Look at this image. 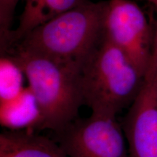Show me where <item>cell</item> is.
<instances>
[{
    "label": "cell",
    "instance_id": "cell-1",
    "mask_svg": "<svg viewBox=\"0 0 157 157\" xmlns=\"http://www.w3.org/2000/svg\"><path fill=\"white\" fill-rule=\"evenodd\" d=\"M28 80L39 126L58 132L77 119L83 105L82 65L12 48L4 53Z\"/></svg>",
    "mask_w": 157,
    "mask_h": 157
},
{
    "label": "cell",
    "instance_id": "cell-2",
    "mask_svg": "<svg viewBox=\"0 0 157 157\" xmlns=\"http://www.w3.org/2000/svg\"><path fill=\"white\" fill-rule=\"evenodd\" d=\"M106 7L107 1L87 0L36 27L12 48L82 66L105 37Z\"/></svg>",
    "mask_w": 157,
    "mask_h": 157
},
{
    "label": "cell",
    "instance_id": "cell-3",
    "mask_svg": "<svg viewBox=\"0 0 157 157\" xmlns=\"http://www.w3.org/2000/svg\"><path fill=\"white\" fill-rule=\"evenodd\" d=\"M144 77L126 55L105 36L82 65L83 103L92 113L116 117L132 103Z\"/></svg>",
    "mask_w": 157,
    "mask_h": 157
},
{
    "label": "cell",
    "instance_id": "cell-4",
    "mask_svg": "<svg viewBox=\"0 0 157 157\" xmlns=\"http://www.w3.org/2000/svg\"><path fill=\"white\" fill-rule=\"evenodd\" d=\"M57 134L68 157H130L122 127L113 116L92 113Z\"/></svg>",
    "mask_w": 157,
    "mask_h": 157
},
{
    "label": "cell",
    "instance_id": "cell-5",
    "mask_svg": "<svg viewBox=\"0 0 157 157\" xmlns=\"http://www.w3.org/2000/svg\"><path fill=\"white\" fill-rule=\"evenodd\" d=\"M105 36L120 49L143 76L151 57L153 23L132 0H108Z\"/></svg>",
    "mask_w": 157,
    "mask_h": 157
},
{
    "label": "cell",
    "instance_id": "cell-6",
    "mask_svg": "<svg viewBox=\"0 0 157 157\" xmlns=\"http://www.w3.org/2000/svg\"><path fill=\"white\" fill-rule=\"evenodd\" d=\"M122 128L129 156L157 157V88L148 71Z\"/></svg>",
    "mask_w": 157,
    "mask_h": 157
},
{
    "label": "cell",
    "instance_id": "cell-7",
    "mask_svg": "<svg viewBox=\"0 0 157 157\" xmlns=\"http://www.w3.org/2000/svg\"><path fill=\"white\" fill-rule=\"evenodd\" d=\"M87 0H25V7L19 17L18 25L0 36L1 52L10 48L34 30L55 17L74 8Z\"/></svg>",
    "mask_w": 157,
    "mask_h": 157
},
{
    "label": "cell",
    "instance_id": "cell-8",
    "mask_svg": "<svg viewBox=\"0 0 157 157\" xmlns=\"http://www.w3.org/2000/svg\"><path fill=\"white\" fill-rule=\"evenodd\" d=\"M0 157H68L61 147L48 137L28 132L0 135Z\"/></svg>",
    "mask_w": 157,
    "mask_h": 157
},
{
    "label": "cell",
    "instance_id": "cell-9",
    "mask_svg": "<svg viewBox=\"0 0 157 157\" xmlns=\"http://www.w3.org/2000/svg\"><path fill=\"white\" fill-rule=\"evenodd\" d=\"M20 0H0V36L10 30L13 17Z\"/></svg>",
    "mask_w": 157,
    "mask_h": 157
},
{
    "label": "cell",
    "instance_id": "cell-10",
    "mask_svg": "<svg viewBox=\"0 0 157 157\" xmlns=\"http://www.w3.org/2000/svg\"><path fill=\"white\" fill-rule=\"evenodd\" d=\"M151 74L157 88V21L153 23V44L150 63L148 70Z\"/></svg>",
    "mask_w": 157,
    "mask_h": 157
},
{
    "label": "cell",
    "instance_id": "cell-11",
    "mask_svg": "<svg viewBox=\"0 0 157 157\" xmlns=\"http://www.w3.org/2000/svg\"><path fill=\"white\" fill-rule=\"evenodd\" d=\"M143 1H146L147 2L150 3L151 5L154 6V7L157 9V0H143Z\"/></svg>",
    "mask_w": 157,
    "mask_h": 157
}]
</instances>
